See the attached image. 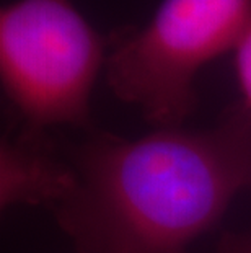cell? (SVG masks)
Returning <instances> with one entry per match:
<instances>
[{"label":"cell","instance_id":"obj_5","mask_svg":"<svg viewBox=\"0 0 251 253\" xmlns=\"http://www.w3.org/2000/svg\"><path fill=\"white\" fill-rule=\"evenodd\" d=\"M235 72L243 95V105L251 110V12L242 36L233 49Z\"/></svg>","mask_w":251,"mask_h":253},{"label":"cell","instance_id":"obj_3","mask_svg":"<svg viewBox=\"0 0 251 253\" xmlns=\"http://www.w3.org/2000/svg\"><path fill=\"white\" fill-rule=\"evenodd\" d=\"M106 44L71 0H15L0 12V79L25 127L87 126Z\"/></svg>","mask_w":251,"mask_h":253},{"label":"cell","instance_id":"obj_6","mask_svg":"<svg viewBox=\"0 0 251 253\" xmlns=\"http://www.w3.org/2000/svg\"><path fill=\"white\" fill-rule=\"evenodd\" d=\"M214 253H251V234L225 237Z\"/></svg>","mask_w":251,"mask_h":253},{"label":"cell","instance_id":"obj_4","mask_svg":"<svg viewBox=\"0 0 251 253\" xmlns=\"http://www.w3.org/2000/svg\"><path fill=\"white\" fill-rule=\"evenodd\" d=\"M75 175L67 154L46 141L42 132L25 127L0 142V208L47 206L52 211L71 193Z\"/></svg>","mask_w":251,"mask_h":253},{"label":"cell","instance_id":"obj_1","mask_svg":"<svg viewBox=\"0 0 251 253\" xmlns=\"http://www.w3.org/2000/svg\"><path fill=\"white\" fill-rule=\"evenodd\" d=\"M67 157L75 181L52 214L77 253H186L251 190V110L202 131L93 134Z\"/></svg>","mask_w":251,"mask_h":253},{"label":"cell","instance_id":"obj_2","mask_svg":"<svg viewBox=\"0 0 251 253\" xmlns=\"http://www.w3.org/2000/svg\"><path fill=\"white\" fill-rule=\"evenodd\" d=\"M250 12L251 0H163L109 51V88L157 127L181 126L194 108L197 72L235 49Z\"/></svg>","mask_w":251,"mask_h":253}]
</instances>
